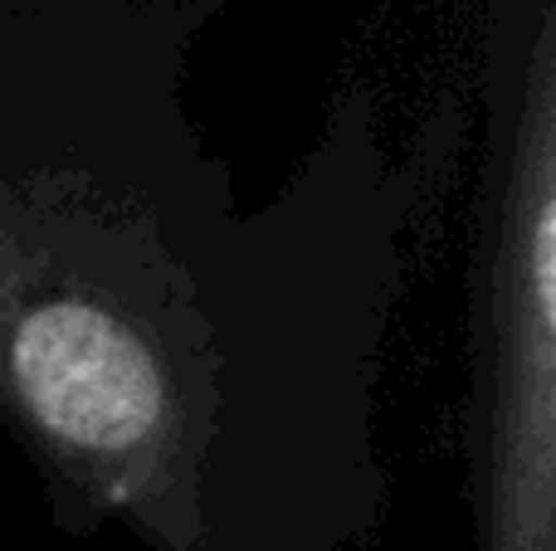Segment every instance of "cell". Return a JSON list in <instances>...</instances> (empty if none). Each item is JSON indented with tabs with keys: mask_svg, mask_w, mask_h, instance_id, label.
Segmentation results:
<instances>
[{
	"mask_svg": "<svg viewBox=\"0 0 556 551\" xmlns=\"http://www.w3.org/2000/svg\"><path fill=\"white\" fill-rule=\"evenodd\" d=\"M479 273V551H556V39L489 98Z\"/></svg>",
	"mask_w": 556,
	"mask_h": 551,
	"instance_id": "obj_2",
	"label": "cell"
},
{
	"mask_svg": "<svg viewBox=\"0 0 556 551\" xmlns=\"http://www.w3.org/2000/svg\"><path fill=\"white\" fill-rule=\"evenodd\" d=\"M181 117L137 98H0V420L156 551H317L376 513L366 351L307 337L250 259H176Z\"/></svg>",
	"mask_w": 556,
	"mask_h": 551,
	"instance_id": "obj_1",
	"label": "cell"
}]
</instances>
